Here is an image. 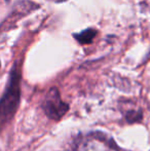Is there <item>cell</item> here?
Instances as JSON below:
<instances>
[{"mask_svg": "<svg viewBox=\"0 0 150 151\" xmlns=\"http://www.w3.org/2000/svg\"><path fill=\"white\" fill-rule=\"evenodd\" d=\"M74 151H120V149L108 135L92 132L78 137Z\"/></svg>", "mask_w": 150, "mask_h": 151, "instance_id": "6da1fadb", "label": "cell"}, {"mask_svg": "<svg viewBox=\"0 0 150 151\" xmlns=\"http://www.w3.org/2000/svg\"><path fill=\"white\" fill-rule=\"evenodd\" d=\"M20 102V76L14 71L3 97L0 100V123L9 120L16 113Z\"/></svg>", "mask_w": 150, "mask_h": 151, "instance_id": "7a4b0ae2", "label": "cell"}, {"mask_svg": "<svg viewBox=\"0 0 150 151\" xmlns=\"http://www.w3.org/2000/svg\"><path fill=\"white\" fill-rule=\"evenodd\" d=\"M68 109V104L62 101L60 93L56 88L48 91L43 103V110L48 117L56 120L60 119L67 113Z\"/></svg>", "mask_w": 150, "mask_h": 151, "instance_id": "3957f363", "label": "cell"}, {"mask_svg": "<svg viewBox=\"0 0 150 151\" xmlns=\"http://www.w3.org/2000/svg\"><path fill=\"white\" fill-rule=\"evenodd\" d=\"M96 34H97V32L95 30H93V29H88V30L82 31L81 33H79V34H75L74 36L76 39L78 40V42H80V43H82V44H85V43H90V42L94 39Z\"/></svg>", "mask_w": 150, "mask_h": 151, "instance_id": "277c9868", "label": "cell"}]
</instances>
